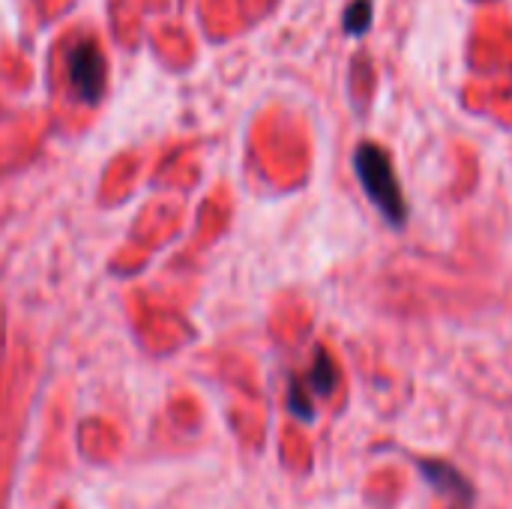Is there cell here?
I'll return each instance as SVG.
<instances>
[{"label":"cell","mask_w":512,"mask_h":509,"mask_svg":"<svg viewBox=\"0 0 512 509\" xmlns=\"http://www.w3.org/2000/svg\"><path fill=\"white\" fill-rule=\"evenodd\" d=\"M372 27V0H354L345 12V30L351 36H363Z\"/></svg>","instance_id":"5"},{"label":"cell","mask_w":512,"mask_h":509,"mask_svg":"<svg viewBox=\"0 0 512 509\" xmlns=\"http://www.w3.org/2000/svg\"><path fill=\"white\" fill-rule=\"evenodd\" d=\"M336 381H339V369H336V363H333V357L324 351V348H318V354H315V363H312V372H309V378H306V387L303 390H312L315 396H330L333 390H336Z\"/></svg>","instance_id":"4"},{"label":"cell","mask_w":512,"mask_h":509,"mask_svg":"<svg viewBox=\"0 0 512 509\" xmlns=\"http://www.w3.org/2000/svg\"><path fill=\"white\" fill-rule=\"evenodd\" d=\"M420 471H423V477H426L435 489H447V492L453 495V507L450 509H471V504H474L471 483H468L453 465L423 459V462H420Z\"/></svg>","instance_id":"3"},{"label":"cell","mask_w":512,"mask_h":509,"mask_svg":"<svg viewBox=\"0 0 512 509\" xmlns=\"http://www.w3.org/2000/svg\"><path fill=\"white\" fill-rule=\"evenodd\" d=\"M69 84L78 93L81 102H99L105 90V54L102 45L93 36H78L69 45Z\"/></svg>","instance_id":"2"},{"label":"cell","mask_w":512,"mask_h":509,"mask_svg":"<svg viewBox=\"0 0 512 509\" xmlns=\"http://www.w3.org/2000/svg\"><path fill=\"white\" fill-rule=\"evenodd\" d=\"M354 171L366 198L378 207V213L393 228H402L408 222V201H405L390 153L375 141H363L354 153Z\"/></svg>","instance_id":"1"}]
</instances>
